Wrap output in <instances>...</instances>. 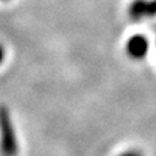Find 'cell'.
I'll return each mask as SVG.
<instances>
[{"label":"cell","instance_id":"obj_4","mask_svg":"<svg viewBox=\"0 0 156 156\" xmlns=\"http://www.w3.org/2000/svg\"><path fill=\"white\" fill-rule=\"evenodd\" d=\"M119 156H144V155L140 150L130 148V150H126V151H124V152H121Z\"/></svg>","mask_w":156,"mask_h":156},{"label":"cell","instance_id":"obj_5","mask_svg":"<svg viewBox=\"0 0 156 156\" xmlns=\"http://www.w3.org/2000/svg\"><path fill=\"white\" fill-rule=\"evenodd\" d=\"M5 55H7V51H5V47H4L2 43H0V65L4 62L5 60Z\"/></svg>","mask_w":156,"mask_h":156},{"label":"cell","instance_id":"obj_2","mask_svg":"<svg viewBox=\"0 0 156 156\" xmlns=\"http://www.w3.org/2000/svg\"><path fill=\"white\" fill-rule=\"evenodd\" d=\"M129 17L133 21L156 17V0H133L129 4Z\"/></svg>","mask_w":156,"mask_h":156},{"label":"cell","instance_id":"obj_3","mask_svg":"<svg viewBox=\"0 0 156 156\" xmlns=\"http://www.w3.org/2000/svg\"><path fill=\"white\" fill-rule=\"evenodd\" d=\"M148 48H150L148 39L144 35H142V34H135V35L130 37L125 46L126 53L133 60H140V58L146 57L148 53Z\"/></svg>","mask_w":156,"mask_h":156},{"label":"cell","instance_id":"obj_1","mask_svg":"<svg viewBox=\"0 0 156 156\" xmlns=\"http://www.w3.org/2000/svg\"><path fill=\"white\" fill-rule=\"evenodd\" d=\"M18 140L12 116L4 104H0V156H17Z\"/></svg>","mask_w":156,"mask_h":156}]
</instances>
